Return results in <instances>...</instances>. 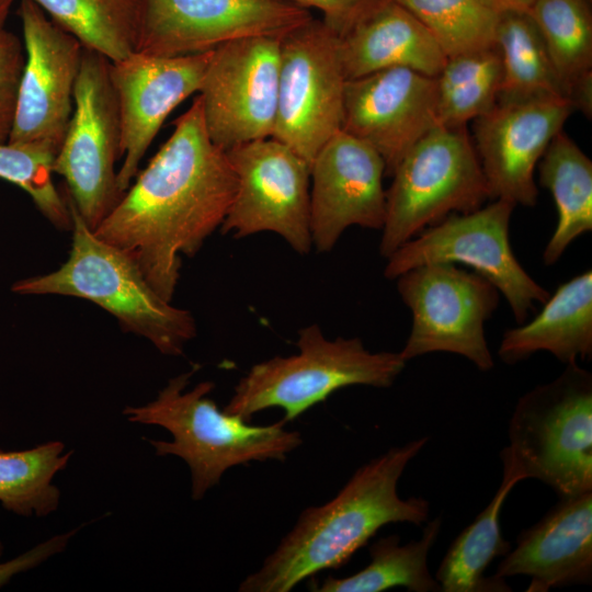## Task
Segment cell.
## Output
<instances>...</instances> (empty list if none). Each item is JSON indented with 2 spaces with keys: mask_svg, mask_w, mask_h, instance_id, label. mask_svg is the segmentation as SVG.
<instances>
[{
  "mask_svg": "<svg viewBox=\"0 0 592 592\" xmlns=\"http://www.w3.org/2000/svg\"><path fill=\"white\" fill-rule=\"evenodd\" d=\"M169 139L93 230L127 253L171 301L181 257L194 255L221 226L237 190L226 155L208 136L198 95Z\"/></svg>",
  "mask_w": 592,
  "mask_h": 592,
  "instance_id": "6da1fadb",
  "label": "cell"
},
{
  "mask_svg": "<svg viewBox=\"0 0 592 592\" xmlns=\"http://www.w3.org/2000/svg\"><path fill=\"white\" fill-rule=\"evenodd\" d=\"M429 439L419 437L372 458L330 501L309 506L262 566L239 584L240 592H289L305 579L344 566L389 523H426L430 503L402 499L398 481Z\"/></svg>",
  "mask_w": 592,
  "mask_h": 592,
  "instance_id": "7a4b0ae2",
  "label": "cell"
},
{
  "mask_svg": "<svg viewBox=\"0 0 592 592\" xmlns=\"http://www.w3.org/2000/svg\"><path fill=\"white\" fill-rule=\"evenodd\" d=\"M198 368L194 365L191 371L170 378L153 401L123 410L130 422L159 425L171 433L172 441H147L157 456L174 455L187 464L193 500H201L218 485L229 468L252 462H283L303 444L300 433L285 429L283 420L251 425L219 410L207 396L215 387L212 382H202L186 391Z\"/></svg>",
  "mask_w": 592,
  "mask_h": 592,
  "instance_id": "3957f363",
  "label": "cell"
},
{
  "mask_svg": "<svg viewBox=\"0 0 592 592\" xmlns=\"http://www.w3.org/2000/svg\"><path fill=\"white\" fill-rule=\"evenodd\" d=\"M66 201L72 218L67 261L50 273L15 282L12 291L87 299L114 316L124 330L150 341L160 353L181 355L196 335L192 314L162 298L136 262L88 227L68 195Z\"/></svg>",
  "mask_w": 592,
  "mask_h": 592,
  "instance_id": "277c9868",
  "label": "cell"
},
{
  "mask_svg": "<svg viewBox=\"0 0 592 592\" xmlns=\"http://www.w3.org/2000/svg\"><path fill=\"white\" fill-rule=\"evenodd\" d=\"M298 353L254 364L235 386L224 411L250 422L278 407L288 422L349 386L390 387L406 367L399 352H371L358 338L325 337L309 325L298 332Z\"/></svg>",
  "mask_w": 592,
  "mask_h": 592,
  "instance_id": "5b68a950",
  "label": "cell"
},
{
  "mask_svg": "<svg viewBox=\"0 0 592 592\" xmlns=\"http://www.w3.org/2000/svg\"><path fill=\"white\" fill-rule=\"evenodd\" d=\"M506 455L524 479L559 498L592 491V374L578 363L522 395L508 426Z\"/></svg>",
  "mask_w": 592,
  "mask_h": 592,
  "instance_id": "8992f818",
  "label": "cell"
},
{
  "mask_svg": "<svg viewBox=\"0 0 592 592\" xmlns=\"http://www.w3.org/2000/svg\"><path fill=\"white\" fill-rule=\"evenodd\" d=\"M386 191L379 253L398 248L452 214L478 209L490 198L465 126L437 125L400 160Z\"/></svg>",
  "mask_w": 592,
  "mask_h": 592,
  "instance_id": "52a82bcc",
  "label": "cell"
},
{
  "mask_svg": "<svg viewBox=\"0 0 592 592\" xmlns=\"http://www.w3.org/2000/svg\"><path fill=\"white\" fill-rule=\"evenodd\" d=\"M515 206L497 198L476 210L447 216L389 255L385 277L396 280L430 263L464 264L496 286L519 325L525 322L534 305L544 304L550 294L513 253L510 220Z\"/></svg>",
  "mask_w": 592,
  "mask_h": 592,
  "instance_id": "ba28073f",
  "label": "cell"
},
{
  "mask_svg": "<svg viewBox=\"0 0 592 592\" xmlns=\"http://www.w3.org/2000/svg\"><path fill=\"white\" fill-rule=\"evenodd\" d=\"M110 64L104 55L83 47L72 115L53 164V172L65 179L76 210L92 230L124 195L115 170L122 158V128Z\"/></svg>",
  "mask_w": 592,
  "mask_h": 592,
  "instance_id": "9c48e42d",
  "label": "cell"
},
{
  "mask_svg": "<svg viewBox=\"0 0 592 592\" xmlns=\"http://www.w3.org/2000/svg\"><path fill=\"white\" fill-rule=\"evenodd\" d=\"M396 280L412 318L409 337L399 352L406 362L446 352L467 358L481 372L494 367L485 334V325L500 300L492 283L453 263L420 265Z\"/></svg>",
  "mask_w": 592,
  "mask_h": 592,
  "instance_id": "30bf717a",
  "label": "cell"
},
{
  "mask_svg": "<svg viewBox=\"0 0 592 592\" xmlns=\"http://www.w3.org/2000/svg\"><path fill=\"white\" fill-rule=\"evenodd\" d=\"M341 37L311 18L280 39V76L272 137L309 164L342 129L345 76Z\"/></svg>",
  "mask_w": 592,
  "mask_h": 592,
  "instance_id": "8fae6325",
  "label": "cell"
},
{
  "mask_svg": "<svg viewBox=\"0 0 592 592\" xmlns=\"http://www.w3.org/2000/svg\"><path fill=\"white\" fill-rule=\"evenodd\" d=\"M226 155L237 190L221 232L244 238L270 231L297 253L310 252V164L273 137L234 146Z\"/></svg>",
  "mask_w": 592,
  "mask_h": 592,
  "instance_id": "7c38bea8",
  "label": "cell"
},
{
  "mask_svg": "<svg viewBox=\"0 0 592 592\" xmlns=\"http://www.w3.org/2000/svg\"><path fill=\"white\" fill-rule=\"evenodd\" d=\"M280 39L271 35L247 36L213 49L198 92L208 136L223 150L272 137Z\"/></svg>",
  "mask_w": 592,
  "mask_h": 592,
  "instance_id": "4fadbf2b",
  "label": "cell"
},
{
  "mask_svg": "<svg viewBox=\"0 0 592 592\" xmlns=\"http://www.w3.org/2000/svg\"><path fill=\"white\" fill-rule=\"evenodd\" d=\"M312 16L287 0H139L138 53L174 57L247 36H282Z\"/></svg>",
  "mask_w": 592,
  "mask_h": 592,
  "instance_id": "5bb4252c",
  "label": "cell"
},
{
  "mask_svg": "<svg viewBox=\"0 0 592 592\" xmlns=\"http://www.w3.org/2000/svg\"><path fill=\"white\" fill-rule=\"evenodd\" d=\"M25 64L8 143L35 145L57 155L73 111L83 46L35 2L21 0Z\"/></svg>",
  "mask_w": 592,
  "mask_h": 592,
  "instance_id": "9a60e30c",
  "label": "cell"
},
{
  "mask_svg": "<svg viewBox=\"0 0 592 592\" xmlns=\"http://www.w3.org/2000/svg\"><path fill=\"white\" fill-rule=\"evenodd\" d=\"M437 125L435 77L396 67L345 81L342 130L371 146L388 175Z\"/></svg>",
  "mask_w": 592,
  "mask_h": 592,
  "instance_id": "2e32d148",
  "label": "cell"
},
{
  "mask_svg": "<svg viewBox=\"0 0 592 592\" xmlns=\"http://www.w3.org/2000/svg\"><path fill=\"white\" fill-rule=\"evenodd\" d=\"M572 112L558 98L498 101L474 119V146L491 200L536 205L535 168Z\"/></svg>",
  "mask_w": 592,
  "mask_h": 592,
  "instance_id": "e0dca14e",
  "label": "cell"
},
{
  "mask_svg": "<svg viewBox=\"0 0 592 592\" xmlns=\"http://www.w3.org/2000/svg\"><path fill=\"white\" fill-rule=\"evenodd\" d=\"M382 157L342 129L310 163V235L318 252H329L352 226L382 229L386 215Z\"/></svg>",
  "mask_w": 592,
  "mask_h": 592,
  "instance_id": "ac0fdd59",
  "label": "cell"
},
{
  "mask_svg": "<svg viewBox=\"0 0 592 592\" xmlns=\"http://www.w3.org/2000/svg\"><path fill=\"white\" fill-rule=\"evenodd\" d=\"M213 50L174 57L138 52L111 61L110 77L117 96L123 163L117 184L125 193L168 115L198 92Z\"/></svg>",
  "mask_w": 592,
  "mask_h": 592,
  "instance_id": "d6986e66",
  "label": "cell"
},
{
  "mask_svg": "<svg viewBox=\"0 0 592 592\" xmlns=\"http://www.w3.org/2000/svg\"><path fill=\"white\" fill-rule=\"evenodd\" d=\"M494 576H527V592L591 584L592 491L560 498L538 522L523 530Z\"/></svg>",
  "mask_w": 592,
  "mask_h": 592,
  "instance_id": "ffe728a7",
  "label": "cell"
},
{
  "mask_svg": "<svg viewBox=\"0 0 592 592\" xmlns=\"http://www.w3.org/2000/svg\"><path fill=\"white\" fill-rule=\"evenodd\" d=\"M346 80L403 67L436 77L447 59L425 26L395 0H386L341 37Z\"/></svg>",
  "mask_w": 592,
  "mask_h": 592,
  "instance_id": "44dd1931",
  "label": "cell"
},
{
  "mask_svg": "<svg viewBox=\"0 0 592 592\" xmlns=\"http://www.w3.org/2000/svg\"><path fill=\"white\" fill-rule=\"evenodd\" d=\"M537 316L506 330L498 356L513 365L545 351L567 364L592 355V271L560 284Z\"/></svg>",
  "mask_w": 592,
  "mask_h": 592,
  "instance_id": "7402d4cb",
  "label": "cell"
},
{
  "mask_svg": "<svg viewBox=\"0 0 592 592\" xmlns=\"http://www.w3.org/2000/svg\"><path fill=\"white\" fill-rule=\"evenodd\" d=\"M503 474L501 483L488 505L452 542L443 557L435 579L442 592H508L502 578L485 574L491 562L512 548L501 532L500 514L506 497L524 480L512 460L500 453Z\"/></svg>",
  "mask_w": 592,
  "mask_h": 592,
  "instance_id": "603a6c76",
  "label": "cell"
},
{
  "mask_svg": "<svg viewBox=\"0 0 592 592\" xmlns=\"http://www.w3.org/2000/svg\"><path fill=\"white\" fill-rule=\"evenodd\" d=\"M537 166L539 184L550 192L558 214L543 251V263L553 265L578 237L592 230V161L561 130Z\"/></svg>",
  "mask_w": 592,
  "mask_h": 592,
  "instance_id": "cb8c5ba5",
  "label": "cell"
},
{
  "mask_svg": "<svg viewBox=\"0 0 592 592\" xmlns=\"http://www.w3.org/2000/svg\"><path fill=\"white\" fill-rule=\"evenodd\" d=\"M442 517L426 521L422 536L400 544L397 534L380 537L369 548L371 562L358 572L344 578L327 577L311 585L315 592H382L405 588L411 592H442L430 573L428 557L440 536Z\"/></svg>",
  "mask_w": 592,
  "mask_h": 592,
  "instance_id": "d4e9b609",
  "label": "cell"
},
{
  "mask_svg": "<svg viewBox=\"0 0 592 592\" xmlns=\"http://www.w3.org/2000/svg\"><path fill=\"white\" fill-rule=\"evenodd\" d=\"M496 46L502 62L498 101L566 100L545 42L528 12L499 14Z\"/></svg>",
  "mask_w": 592,
  "mask_h": 592,
  "instance_id": "484cf974",
  "label": "cell"
},
{
  "mask_svg": "<svg viewBox=\"0 0 592 592\" xmlns=\"http://www.w3.org/2000/svg\"><path fill=\"white\" fill-rule=\"evenodd\" d=\"M84 48L121 60L137 50L139 0H32Z\"/></svg>",
  "mask_w": 592,
  "mask_h": 592,
  "instance_id": "4316f807",
  "label": "cell"
},
{
  "mask_svg": "<svg viewBox=\"0 0 592 592\" xmlns=\"http://www.w3.org/2000/svg\"><path fill=\"white\" fill-rule=\"evenodd\" d=\"M436 79L437 121L443 126H465L498 102L502 62L496 45L452 57Z\"/></svg>",
  "mask_w": 592,
  "mask_h": 592,
  "instance_id": "83f0119b",
  "label": "cell"
},
{
  "mask_svg": "<svg viewBox=\"0 0 592 592\" xmlns=\"http://www.w3.org/2000/svg\"><path fill=\"white\" fill-rule=\"evenodd\" d=\"M50 441L18 452L0 451V501L5 510L23 516H46L59 505L60 491L53 485L65 469L72 451Z\"/></svg>",
  "mask_w": 592,
  "mask_h": 592,
  "instance_id": "f1b7e54d",
  "label": "cell"
},
{
  "mask_svg": "<svg viewBox=\"0 0 592 592\" xmlns=\"http://www.w3.org/2000/svg\"><path fill=\"white\" fill-rule=\"evenodd\" d=\"M591 0H537L528 11L549 53L563 92L592 70Z\"/></svg>",
  "mask_w": 592,
  "mask_h": 592,
  "instance_id": "f546056e",
  "label": "cell"
},
{
  "mask_svg": "<svg viewBox=\"0 0 592 592\" xmlns=\"http://www.w3.org/2000/svg\"><path fill=\"white\" fill-rule=\"evenodd\" d=\"M431 33L446 57L496 45L499 14L483 0H395Z\"/></svg>",
  "mask_w": 592,
  "mask_h": 592,
  "instance_id": "4dcf8cb0",
  "label": "cell"
},
{
  "mask_svg": "<svg viewBox=\"0 0 592 592\" xmlns=\"http://www.w3.org/2000/svg\"><path fill=\"white\" fill-rule=\"evenodd\" d=\"M55 157L42 146L0 144V179L25 191L55 227L71 229L70 208L53 181Z\"/></svg>",
  "mask_w": 592,
  "mask_h": 592,
  "instance_id": "1f68e13d",
  "label": "cell"
},
{
  "mask_svg": "<svg viewBox=\"0 0 592 592\" xmlns=\"http://www.w3.org/2000/svg\"><path fill=\"white\" fill-rule=\"evenodd\" d=\"M25 64L22 41L12 32L0 30V144L9 140L16 109L19 86Z\"/></svg>",
  "mask_w": 592,
  "mask_h": 592,
  "instance_id": "d6a6232c",
  "label": "cell"
},
{
  "mask_svg": "<svg viewBox=\"0 0 592 592\" xmlns=\"http://www.w3.org/2000/svg\"><path fill=\"white\" fill-rule=\"evenodd\" d=\"M301 8H315L323 18V23L340 37L348 34L386 0H287Z\"/></svg>",
  "mask_w": 592,
  "mask_h": 592,
  "instance_id": "836d02e7",
  "label": "cell"
},
{
  "mask_svg": "<svg viewBox=\"0 0 592 592\" xmlns=\"http://www.w3.org/2000/svg\"><path fill=\"white\" fill-rule=\"evenodd\" d=\"M80 528L81 526L68 533L53 536L48 540L36 545L31 550L20 555L19 557L4 563L0 562V587L5 584L14 574L32 569L53 555L62 551L66 548L69 539ZM2 549L3 546L0 543V557L2 555Z\"/></svg>",
  "mask_w": 592,
  "mask_h": 592,
  "instance_id": "e575fe53",
  "label": "cell"
},
{
  "mask_svg": "<svg viewBox=\"0 0 592 592\" xmlns=\"http://www.w3.org/2000/svg\"><path fill=\"white\" fill-rule=\"evenodd\" d=\"M566 100L571 107L589 119L592 117V70L574 79L566 89Z\"/></svg>",
  "mask_w": 592,
  "mask_h": 592,
  "instance_id": "d590c367",
  "label": "cell"
},
{
  "mask_svg": "<svg viewBox=\"0 0 592 592\" xmlns=\"http://www.w3.org/2000/svg\"><path fill=\"white\" fill-rule=\"evenodd\" d=\"M537 0H483L497 14L504 12H528Z\"/></svg>",
  "mask_w": 592,
  "mask_h": 592,
  "instance_id": "8d00e7d4",
  "label": "cell"
},
{
  "mask_svg": "<svg viewBox=\"0 0 592 592\" xmlns=\"http://www.w3.org/2000/svg\"><path fill=\"white\" fill-rule=\"evenodd\" d=\"M13 0H0V30L4 27L5 19L9 14Z\"/></svg>",
  "mask_w": 592,
  "mask_h": 592,
  "instance_id": "74e56055",
  "label": "cell"
}]
</instances>
